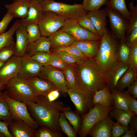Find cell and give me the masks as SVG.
I'll use <instances>...</instances> for the list:
<instances>
[{
    "instance_id": "obj_1",
    "label": "cell",
    "mask_w": 137,
    "mask_h": 137,
    "mask_svg": "<svg viewBox=\"0 0 137 137\" xmlns=\"http://www.w3.org/2000/svg\"><path fill=\"white\" fill-rule=\"evenodd\" d=\"M29 111L39 127L44 126L61 132L58 119L65 107L60 101H49L45 97L39 96L35 102L27 105Z\"/></svg>"
},
{
    "instance_id": "obj_2",
    "label": "cell",
    "mask_w": 137,
    "mask_h": 137,
    "mask_svg": "<svg viewBox=\"0 0 137 137\" xmlns=\"http://www.w3.org/2000/svg\"><path fill=\"white\" fill-rule=\"evenodd\" d=\"M79 85L92 96L108 84L104 75L94 59L87 57L75 64Z\"/></svg>"
},
{
    "instance_id": "obj_3",
    "label": "cell",
    "mask_w": 137,
    "mask_h": 137,
    "mask_svg": "<svg viewBox=\"0 0 137 137\" xmlns=\"http://www.w3.org/2000/svg\"><path fill=\"white\" fill-rule=\"evenodd\" d=\"M118 47L117 42L106 28L101 38L97 54L94 59L105 75L107 81L108 73L117 61Z\"/></svg>"
},
{
    "instance_id": "obj_4",
    "label": "cell",
    "mask_w": 137,
    "mask_h": 137,
    "mask_svg": "<svg viewBox=\"0 0 137 137\" xmlns=\"http://www.w3.org/2000/svg\"><path fill=\"white\" fill-rule=\"evenodd\" d=\"M4 92L10 98L27 105L36 102L38 95L33 91L26 79L14 78L5 84Z\"/></svg>"
},
{
    "instance_id": "obj_5",
    "label": "cell",
    "mask_w": 137,
    "mask_h": 137,
    "mask_svg": "<svg viewBox=\"0 0 137 137\" xmlns=\"http://www.w3.org/2000/svg\"><path fill=\"white\" fill-rule=\"evenodd\" d=\"M40 4L44 11H53L67 19L77 20L88 13V11L83 8L82 4L71 5L56 2L53 0L44 1Z\"/></svg>"
},
{
    "instance_id": "obj_6",
    "label": "cell",
    "mask_w": 137,
    "mask_h": 137,
    "mask_svg": "<svg viewBox=\"0 0 137 137\" xmlns=\"http://www.w3.org/2000/svg\"><path fill=\"white\" fill-rule=\"evenodd\" d=\"M114 108L113 106L106 107L97 104L90 108L82 116L80 128L78 133L79 136L86 137L93 127L108 115Z\"/></svg>"
},
{
    "instance_id": "obj_7",
    "label": "cell",
    "mask_w": 137,
    "mask_h": 137,
    "mask_svg": "<svg viewBox=\"0 0 137 137\" xmlns=\"http://www.w3.org/2000/svg\"><path fill=\"white\" fill-rule=\"evenodd\" d=\"M66 19L53 11H44L38 23L41 36L51 35L63 26Z\"/></svg>"
},
{
    "instance_id": "obj_8",
    "label": "cell",
    "mask_w": 137,
    "mask_h": 137,
    "mask_svg": "<svg viewBox=\"0 0 137 137\" xmlns=\"http://www.w3.org/2000/svg\"><path fill=\"white\" fill-rule=\"evenodd\" d=\"M3 96L8 105L13 119L22 120L36 129L39 127L38 124L31 117L26 104L11 99L4 92Z\"/></svg>"
},
{
    "instance_id": "obj_9",
    "label": "cell",
    "mask_w": 137,
    "mask_h": 137,
    "mask_svg": "<svg viewBox=\"0 0 137 137\" xmlns=\"http://www.w3.org/2000/svg\"><path fill=\"white\" fill-rule=\"evenodd\" d=\"M67 93L75 106L77 112L82 116L93 107V96L79 86L68 89Z\"/></svg>"
},
{
    "instance_id": "obj_10",
    "label": "cell",
    "mask_w": 137,
    "mask_h": 137,
    "mask_svg": "<svg viewBox=\"0 0 137 137\" xmlns=\"http://www.w3.org/2000/svg\"><path fill=\"white\" fill-rule=\"evenodd\" d=\"M72 36L75 40H101V38L81 27L77 20L66 19L63 26L59 29Z\"/></svg>"
},
{
    "instance_id": "obj_11",
    "label": "cell",
    "mask_w": 137,
    "mask_h": 137,
    "mask_svg": "<svg viewBox=\"0 0 137 137\" xmlns=\"http://www.w3.org/2000/svg\"><path fill=\"white\" fill-rule=\"evenodd\" d=\"M38 76L52 82L60 92L67 93L68 89L63 70L49 65L43 66Z\"/></svg>"
},
{
    "instance_id": "obj_12",
    "label": "cell",
    "mask_w": 137,
    "mask_h": 137,
    "mask_svg": "<svg viewBox=\"0 0 137 137\" xmlns=\"http://www.w3.org/2000/svg\"><path fill=\"white\" fill-rule=\"evenodd\" d=\"M108 16L113 35L121 40H125L126 33L129 23L118 11L106 7Z\"/></svg>"
},
{
    "instance_id": "obj_13",
    "label": "cell",
    "mask_w": 137,
    "mask_h": 137,
    "mask_svg": "<svg viewBox=\"0 0 137 137\" xmlns=\"http://www.w3.org/2000/svg\"><path fill=\"white\" fill-rule=\"evenodd\" d=\"M21 64V57L14 55L0 68V82L5 84L17 77Z\"/></svg>"
},
{
    "instance_id": "obj_14",
    "label": "cell",
    "mask_w": 137,
    "mask_h": 137,
    "mask_svg": "<svg viewBox=\"0 0 137 137\" xmlns=\"http://www.w3.org/2000/svg\"><path fill=\"white\" fill-rule=\"evenodd\" d=\"M21 58V66L18 77L27 79L38 76L43 65L25 55Z\"/></svg>"
},
{
    "instance_id": "obj_15",
    "label": "cell",
    "mask_w": 137,
    "mask_h": 137,
    "mask_svg": "<svg viewBox=\"0 0 137 137\" xmlns=\"http://www.w3.org/2000/svg\"><path fill=\"white\" fill-rule=\"evenodd\" d=\"M8 129L13 137H35L36 129L22 120L13 119L8 122Z\"/></svg>"
},
{
    "instance_id": "obj_16",
    "label": "cell",
    "mask_w": 137,
    "mask_h": 137,
    "mask_svg": "<svg viewBox=\"0 0 137 137\" xmlns=\"http://www.w3.org/2000/svg\"><path fill=\"white\" fill-rule=\"evenodd\" d=\"M87 14L93 23L98 34L101 38L106 31L107 25V7L88 11Z\"/></svg>"
},
{
    "instance_id": "obj_17",
    "label": "cell",
    "mask_w": 137,
    "mask_h": 137,
    "mask_svg": "<svg viewBox=\"0 0 137 137\" xmlns=\"http://www.w3.org/2000/svg\"><path fill=\"white\" fill-rule=\"evenodd\" d=\"M26 80L33 91L38 96L46 97L51 91L58 89L52 82L38 76Z\"/></svg>"
},
{
    "instance_id": "obj_18",
    "label": "cell",
    "mask_w": 137,
    "mask_h": 137,
    "mask_svg": "<svg viewBox=\"0 0 137 137\" xmlns=\"http://www.w3.org/2000/svg\"><path fill=\"white\" fill-rule=\"evenodd\" d=\"M114 122L109 115L94 125L88 135L92 137H111V130Z\"/></svg>"
},
{
    "instance_id": "obj_19",
    "label": "cell",
    "mask_w": 137,
    "mask_h": 137,
    "mask_svg": "<svg viewBox=\"0 0 137 137\" xmlns=\"http://www.w3.org/2000/svg\"><path fill=\"white\" fill-rule=\"evenodd\" d=\"M101 40H75L71 45L77 47L87 57L94 59L97 54Z\"/></svg>"
},
{
    "instance_id": "obj_20",
    "label": "cell",
    "mask_w": 137,
    "mask_h": 137,
    "mask_svg": "<svg viewBox=\"0 0 137 137\" xmlns=\"http://www.w3.org/2000/svg\"><path fill=\"white\" fill-rule=\"evenodd\" d=\"M15 33L16 41L14 44V55L21 57L25 55L29 44L26 26L19 24Z\"/></svg>"
},
{
    "instance_id": "obj_21",
    "label": "cell",
    "mask_w": 137,
    "mask_h": 137,
    "mask_svg": "<svg viewBox=\"0 0 137 137\" xmlns=\"http://www.w3.org/2000/svg\"><path fill=\"white\" fill-rule=\"evenodd\" d=\"M128 63L116 61L109 71L107 76L108 84L112 91L116 89L118 81L129 67Z\"/></svg>"
},
{
    "instance_id": "obj_22",
    "label": "cell",
    "mask_w": 137,
    "mask_h": 137,
    "mask_svg": "<svg viewBox=\"0 0 137 137\" xmlns=\"http://www.w3.org/2000/svg\"><path fill=\"white\" fill-rule=\"evenodd\" d=\"M30 0H14L10 4H6L5 7L13 17L23 19L27 16Z\"/></svg>"
},
{
    "instance_id": "obj_23",
    "label": "cell",
    "mask_w": 137,
    "mask_h": 137,
    "mask_svg": "<svg viewBox=\"0 0 137 137\" xmlns=\"http://www.w3.org/2000/svg\"><path fill=\"white\" fill-rule=\"evenodd\" d=\"M44 11L39 3L30 0L27 16L19 20L20 24L25 26L28 24L38 23Z\"/></svg>"
},
{
    "instance_id": "obj_24",
    "label": "cell",
    "mask_w": 137,
    "mask_h": 137,
    "mask_svg": "<svg viewBox=\"0 0 137 137\" xmlns=\"http://www.w3.org/2000/svg\"><path fill=\"white\" fill-rule=\"evenodd\" d=\"M47 37L50 42L51 48L70 46L75 40L71 35L60 29Z\"/></svg>"
},
{
    "instance_id": "obj_25",
    "label": "cell",
    "mask_w": 137,
    "mask_h": 137,
    "mask_svg": "<svg viewBox=\"0 0 137 137\" xmlns=\"http://www.w3.org/2000/svg\"><path fill=\"white\" fill-rule=\"evenodd\" d=\"M108 84L101 89L95 91L92 99L93 106L99 104L106 107H110L113 105L112 94L110 91Z\"/></svg>"
},
{
    "instance_id": "obj_26",
    "label": "cell",
    "mask_w": 137,
    "mask_h": 137,
    "mask_svg": "<svg viewBox=\"0 0 137 137\" xmlns=\"http://www.w3.org/2000/svg\"><path fill=\"white\" fill-rule=\"evenodd\" d=\"M51 45L47 37L41 36L38 39L29 43L25 55L31 57L37 53L41 52L50 53Z\"/></svg>"
},
{
    "instance_id": "obj_27",
    "label": "cell",
    "mask_w": 137,
    "mask_h": 137,
    "mask_svg": "<svg viewBox=\"0 0 137 137\" xmlns=\"http://www.w3.org/2000/svg\"><path fill=\"white\" fill-rule=\"evenodd\" d=\"M136 76L137 73L130 66L118 80L116 89L122 92L135 80L137 78Z\"/></svg>"
},
{
    "instance_id": "obj_28",
    "label": "cell",
    "mask_w": 137,
    "mask_h": 137,
    "mask_svg": "<svg viewBox=\"0 0 137 137\" xmlns=\"http://www.w3.org/2000/svg\"><path fill=\"white\" fill-rule=\"evenodd\" d=\"M63 71L68 89H72L79 86L75 64L68 65Z\"/></svg>"
},
{
    "instance_id": "obj_29",
    "label": "cell",
    "mask_w": 137,
    "mask_h": 137,
    "mask_svg": "<svg viewBox=\"0 0 137 137\" xmlns=\"http://www.w3.org/2000/svg\"><path fill=\"white\" fill-rule=\"evenodd\" d=\"M110 117L123 126H128L133 116L134 115L123 110L114 108L109 112Z\"/></svg>"
},
{
    "instance_id": "obj_30",
    "label": "cell",
    "mask_w": 137,
    "mask_h": 137,
    "mask_svg": "<svg viewBox=\"0 0 137 137\" xmlns=\"http://www.w3.org/2000/svg\"><path fill=\"white\" fill-rule=\"evenodd\" d=\"M112 91L113 106L114 108L123 110L135 115L130 111L127 101L124 93L116 89Z\"/></svg>"
},
{
    "instance_id": "obj_31",
    "label": "cell",
    "mask_w": 137,
    "mask_h": 137,
    "mask_svg": "<svg viewBox=\"0 0 137 137\" xmlns=\"http://www.w3.org/2000/svg\"><path fill=\"white\" fill-rule=\"evenodd\" d=\"M19 24V20H16L8 30L0 34V50L5 46L15 44L13 36Z\"/></svg>"
},
{
    "instance_id": "obj_32",
    "label": "cell",
    "mask_w": 137,
    "mask_h": 137,
    "mask_svg": "<svg viewBox=\"0 0 137 137\" xmlns=\"http://www.w3.org/2000/svg\"><path fill=\"white\" fill-rule=\"evenodd\" d=\"M62 112L76 132L78 133L80 129L81 124L79 114L77 112L72 110L70 107L68 106L64 107Z\"/></svg>"
},
{
    "instance_id": "obj_33",
    "label": "cell",
    "mask_w": 137,
    "mask_h": 137,
    "mask_svg": "<svg viewBox=\"0 0 137 137\" xmlns=\"http://www.w3.org/2000/svg\"><path fill=\"white\" fill-rule=\"evenodd\" d=\"M106 6L119 12L127 20L129 21L130 19L131 12L127 8L125 0H110Z\"/></svg>"
},
{
    "instance_id": "obj_34",
    "label": "cell",
    "mask_w": 137,
    "mask_h": 137,
    "mask_svg": "<svg viewBox=\"0 0 137 137\" xmlns=\"http://www.w3.org/2000/svg\"><path fill=\"white\" fill-rule=\"evenodd\" d=\"M130 51V47L127 44L126 39L121 40L117 50V60L124 63H128Z\"/></svg>"
},
{
    "instance_id": "obj_35",
    "label": "cell",
    "mask_w": 137,
    "mask_h": 137,
    "mask_svg": "<svg viewBox=\"0 0 137 137\" xmlns=\"http://www.w3.org/2000/svg\"><path fill=\"white\" fill-rule=\"evenodd\" d=\"M59 124L62 132L68 137H76L77 133L69 122L64 113H61L58 119Z\"/></svg>"
},
{
    "instance_id": "obj_36",
    "label": "cell",
    "mask_w": 137,
    "mask_h": 137,
    "mask_svg": "<svg viewBox=\"0 0 137 137\" xmlns=\"http://www.w3.org/2000/svg\"><path fill=\"white\" fill-rule=\"evenodd\" d=\"M0 91V120L10 122L13 119L8 105Z\"/></svg>"
},
{
    "instance_id": "obj_37",
    "label": "cell",
    "mask_w": 137,
    "mask_h": 137,
    "mask_svg": "<svg viewBox=\"0 0 137 137\" xmlns=\"http://www.w3.org/2000/svg\"><path fill=\"white\" fill-rule=\"evenodd\" d=\"M25 26L29 44L35 41L41 36L38 23H30Z\"/></svg>"
},
{
    "instance_id": "obj_38",
    "label": "cell",
    "mask_w": 137,
    "mask_h": 137,
    "mask_svg": "<svg viewBox=\"0 0 137 137\" xmlns=\"http://www.w3.org/2000/svg\"><path fill=\"white\" fill-rule=\"evenodd\" d=\"M128 6L131 12V18L126 31L127 36L133 30L137 28V7L134 5L133 2L129 3Z\"/></svg>"
},
{
    "instance_id": "obj_39",
    "label": "cell",
    "mask_w": 137,
    "mask_h": 137,
    "mask_svg": "<svg viewBox=\"0 0 137 137\" xmlns=\"http://www.w3.org/2000/svg\"><path fill=\"white\" fill-rule=\"evenodd\" d=\"M110 0H84L82 5L84 9L89 11L99 9L102 6L107 5Z\"/></svg>"
},
{
    "instance_id": "obj_40",
    "label": "cell",
    "mask_w": 137,
    "mask_h": 137,
    "mask_svg": "<svg viewBox=\"0 0 137 137\" xmlns=\"http://www.w3.org/2000/svg\"><path fill=\"white\" fill-rule=\"evenodd\" d=\"M61 132L54 131L44 126H40L36 129L35 137H61Z\"/></svg>"
},
{
    "instance_id": "obj_41",
    "label": "cell",
    "mask_w": 137,
    "mask_h": 137,
    "mask_svg": "<svg viewBox=\"0 0 137 137\" xmlns=\"http://www.w3.org/2000/svg\"><path fill=\"white\" fill-rule=\"evenodd\" d=\"M68 65L57 53L50 52V59L47 65L63 70Z\"/></svg>"
},
{
    "instance_id": "obj_42",
    "label": "cell",
    "mask_w": 137,
    "mask_h": 137,
    "mask_svg": "<svg viewBox=\"0 0 137 137\" xmlns=\"http://www.w3.org/2000/svg\"><path fill=\"white\" fill-rule=\"evenodd\" d=\"M77 20L78 23L81 27L93 34L99 36L93 23L87 14L80 18Z\"/></svg>"
},
{
    "instance_id": "obj_43",
    "label": "cell",
    "mask_w": 137,
    "mask_h": 137,
    "mask_svg": "<svg viewBox=\"0 0 137 137\" xmlns=\"http://www.w3.org/2000/svg\"><path fill=\"white\" fill-rule=\"evenodd\" d=\"M57 53L68 65H75L82 58L64 51L52 52Z\"/></svg>"
},
{
    "instance_id": "obj_44",
    "label": "cell",
    "mask_w": 137,
    "mask_h": 137,
    "mask_svg": "<svg viewBox=\"0 0 137 137\" xmlns=\"http://www.w3.org/2000/svg\"><path fill=\"white\" fill-rule=\"evenodd\" d=\"M50 52L64 51L83 58L87 57L77 47L71 45L50 48Z\"/></svg>"
},
{
    "instance_id": "obj_45",
    "label": "cell",
    "mask_w": 137,
    "mask_h": 137,
    "mask_svg": "<svg viewBox=\"0 0 137 137\" xmlns=\"http://www.w3.org/2000/svg\"><path fill=\"white\" fill-rule=\"evenodd\" d=\"M15 44L0 50V61L5 63L15 55Z\"/></svg>"
},
{
    "instance_id": "obj_46",
    "label": "cell",
    "mask_w": 137,
    "mask_h": 137,
    "mask_svg": "<svg viewBox=\"0 0 137 137\" xmlns=\"http://www.w3.org/2000/svg\"><path fill=\"white\" fill-rule=\"evenodd\" d=\"M131 51L128 63L135 72L137 71V43L130 46Z\"/></svg>"
},
{
    "instance_id": "obj_47",
    "label": "cell",
    "mask_w": 137,
    "mask_h": 137,
    "mask_svg": "<svg viewBox=\"0 0 137 137\" xmlns=\"http://www.w3.org/2000/svg\"><path fill=\"white\" fill-rule=\"evenodd\" d=\"M33 60L43 66L47 65L50 57V54L44 52H38L30 57Z\"/></svg>"
},
{
    "instance_id": "obj_48",
    "label": "cell",
    "mask_w": 137,
    "mask_h": 137,
    "mask_svg": "<svg viewBox=\"0 0 137 137\" xmlns=\"http://www.w3.org/2000/svg\"><path fill=\"white\" fill-rule=\"evenodd\" d=\"M129 129L128 126H126L117 122H114L111 130V137H118Z\"/></svg>"
},
{
    "instance_id": "obj_49",
    "label": "cell",
    "mask_w": 137,
    "mask_h": 137,
    "mask_svg": "<svg viewBox=\"0 0 137 137\" xmlns=\"http://www.w3.org/2000/svg\"><path fill=\"white\" fill-rule=\"evenodd\" d=\"M127 100L130 111L135 115L137 114V101L127 90L123 92Z\"/></svg>"
},
{
    "instance_id": "obj_50",
    "label": "cell",
    "mask_w": 137,
    "mask_h": 137,
    "mask_svg": "<svg viewBox=\"0 0 137 137\" xmlns=\"http://www.w3.org/2000/svg\"><path fill=\"white\" fill-rule=\"evenodd\" d=\"M14 18L10 12L7 11L0 22V34L6 31L10 22Z\"/></svg>"
},
{
    "instance_id": "obj_51",
    "label": "cell",
    "mask_w": 137,
    "mask_h": 137,
    "mask_svg": "<svg viewBox=\"0 0 137 137\" xmlns=\"http://www.w3.org/2000/svg\"><path fill=\"white\" fill-rule=\"evenodd\" d=\"M8 122L0 120V132L3 133L6 137H13L8 127Z\"/></svg>"
},
{
    "instance_id": "obj_52",
    "label": "cell",
    "mask_w": 137,
    "mask_h": 137,
    "mask_svg": "<svg viewBox=\"0 0 137 137\" xmlns=\"http://www.w3.org/2000/svg\"><path fill=\"white\" fill-rule=\"evenodd\" d=\"M60 94L59 91L55 89L50 91L45 97L49 101L52 102L56 101L59 97Z\"/></svg>"
},
{
    "instance_id": "obj_53",
    "label": "cell",
    "mask_w": 137,
    "mask_h": 137,
    "mask_svg": "<svg viewBox=\"0 0 137 137\" xmlns=\"http://www.w3.org/2000/svg\"><path fill=\"white\" fill-rule=\"evenodd\" d=\"M127 91L134 98H137V78L130 85L127 87Z\"/></svg>"
},
{
    "instance_id": "obj_54",
    "label": "cell",
    "mask_w": 137,
    "mask_h": 137,
    "mask_svg": "<svg viewBox=\"0 0 137 137\" xmlns=\"http://www.w3.org/2000/svg\"><path fill=\"white\" fill-rule=\"evenodd\" d=\"M137 131L133 129H130L128 130L124 134H123L122 137H136V134Z\"/></svg>"
},
{
    "instance_id": "obj_55",
    "label": "cell",
    "mask_w": 137,
    "mask_h": 137,
    "mask_svg": "<svg viewBox=\"0 0 137 137\" xmlns=\"http://www.w3.org/2000/svg\"><path fill=\"white\" fill-rule=\"evenodd\" d=\"M129 124H130V129H133L137 131L136 115H134L132 116Z\"/></svg>"
},
{
    "instance_id": "obj_56",
    "label": "cell",
    "mask_w": 137,
    "mask_h": 137,
    "mask_svg": "<svg viewBox=\"0 0 137 137\" xmlns=\"http://www.w3.org/2000/svg\"><path fill=\"white\" fill-rule=\"evenodd\" d=\"M5 84L0 82V91H2L5 90Z\"/></svg>"
},
{
    "instance_id": "obj_57",
    "label": "cell",
    "mask_w": 137,
    "mask_h": 137,
    "mask_svg": "<svg viewBox=\"0 0 137 137\" xmlns=\"http://www.w3.org/2000/svg\"><path fill=\"white\" fill-rule=\"evenodd\" d=\"M0 137H6V136L3 133L0 132Z\"/></svg>"
},
{
    "instance_id": "obj_58",
    "label": "cell",
    "mask_w": 137,
    "mask_h": 137,
    "mask_svg": "<svg viewBox=\"0 0 137 137\" xmlns=\"http://www.w3.org/2000/svg\"><path fill=\"white\" fill-rule=\"evenodd\" d=\"M4 63H5L0 61V68L4 65Z\"/></svg>"
},
{
    "instance_id": "obj_59",
    "label": "cell",
    "mask_w": 137,
    "mask_h": 137,
    "mask_svg": "<svg viewBox=\"0 0 137 137\" xmlns=\"http://www.w3.org/2000/svg\"><path fill=\"white\" fill-rule=\"evenodd\" d=\"M35 0L37 2H38L40 3L42 1H45V0Z\"/></svg>"
}]
</instances>
